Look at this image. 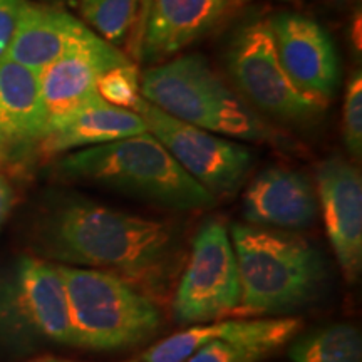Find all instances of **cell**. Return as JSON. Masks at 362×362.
I'll use <instances>...</instances> for the list:
<instances>
[{"mask_svg": "<svg viewBox=\"0 0 362 362\" xmlns=\"http://www.w3.org/2000/svg\"><path fill=\"white\" fill-rule=\"evenodd\" d=\"M317 203L344 279L356 284L362 270V178L349 161L334 156L317 168Z\"/></svg>", "mask_w": 362, "mask_h": 362, "instance_id": "7c38bea8", "label": "cell"}, {"mask_svg": "<svg viewBox=\"0 0 362 362\" xmlns=\"http://www.w3.org/2000/svg\"><path fill=\"white\" fill-rule=\"evenodd\" d=\"M47 2H57V0H47Z\"/></svg>", "mask_w": 362, "mask_h": 362, "instance_id": "83f0119b", "label": "cell"}, {"mask_svg": "<svg viewBox=\"0 0 362 362\" xmlns=\"http://www.w3.org/2000/svg\"><path fill=\"white\" fill-rule=\"evenodd\" d=\"M226 67L238 94L253 110L284 121H314L329 104L300 93L280 64L269 19H255L235 33Z\"/></svg>", "mask_w": 362, "mask_h": 362, "instance_id": "52a82bcc", "label": "cell"}, {"mask_svg": "<svg viewBox=\"0 0 362 362\" xmlns=\"http://www.w3.org/2000/svg\"><path fill=\"white\" fill-rule=\"evenodd\" d=\"M35 257L93 269L161 297L181 265V242L168 221L144 218L86 198H66L42 211L33 228Z\"/></svg>", "mask_w": 362, "mask_h": 362, "instance_id": "6da1fadb", "label": "cell"}, {"mask_svg": "<svg viewBox=\"0 0 362 362\" xmlns=\"http://www.w3.org/2000/svg\"><path fill=\"white\" fill-rule=\"evenodd\" d=\"M240 302V275L228 228L206 220L194 235L173 297V317L181 325L214 322L233 315Z\"/></svg>", "mask_w": 362, "mask_h": 362, "instance_id": "ba28073f", "label": "cell"}, {"mask_svg": "<svg viewBox=\"0 0 362 362\" xmlns=\"http://www.w3.org/2000/svg\"><path fill=\"white\" fill-rule=\"evenodd\" d=\"M129 362H141V361H129Z\"/></svg>", "mask_w": 362, "mask_h": 362, "instance_id": "f1b7e54d", "label": "cell"}, {"mask_svg": "<svg viewBox=\"0 0 362 362\" xmlns=\"http://www.w3.org/2000/svg\"><path fill=\"white\" fill-rule=\"evenodd\" d=\"M81 21L112 45L128 37L138 0H76Z\"/></svg>", "mask_w": 362, "mask_h": 362, "instance_id": "ffe728a7", "label": "cell"}, {"mask_svg": "<svg viewBox=\"0 0 362 362\" xmlns=\"http://www.w3.org/2000/svg\"><path fill=\"white\" fill-rule=\"evenodd\" d=\"M90 33L94 30L64 8L27 2L7 57L40 74Z\"/></svg>", "mask_w": 362, "mask_h": 362, "instance_id": "2e32d148", "label": "cell"}, {"mask_svg": "<svg viewBox=\"0 0 362 362\" xmlns=\"http://www.w3.org/2000/svg\"><path fill=\"white\" fill-rule=\"evenodd\" d=\"M29 0H0V62L6 61L22 12Z\"/></svg>", "mask_w": 362, "mask_h": 362, "instance_id": "cb8c5ba5", "label": "cell"}, {"mask_svg": "<svg viewBox=\"0 0 362 362\" xmlns=\"http://www.w3.org/2000/svg\"><path fill=\"white\" fill-rule=\"evenodd\" d=\"M342 138L347 151L354 160L362 155V74L357 69L351 76L344 98Z\"/></svg>", "mask_w": 362, "mask_h": 362, "instance_id": "603a6c76", "label": "cell"}, {"mask_svg": "<svg viewBox=\"0 0 362 362\" xmlns=\"http://www.w3.org/2000/svg\"><path fill=\"white\" fill-rule=\"evenodd\" d=\"M45 134V111L37 72L19 62H0V155L8 165Z\"/></svg>", "mask_w": 362, "mask_h": 362, "instance_id": "9a60e30c", "label": "cell"}, {"mask_svg": "<svg viewBox=\"0 0 362 362\" xmlns=\"http://www.w3.org/2000/svg\"><path fill=\"white\" fill-rule=\"evenodd\" d=\"M98 93L103 101L123 110H134L141 99V71L133 61L104 72L98 83Z\"/></svg>", "mask_w": 362, "mask_h": 362, "instance_id": "7402d4cb", "label": "cell"}, {"mask_svg": "<svg viewBox=\"0 0 362 362\" xmlns=\"http://www.w3.org/2000/svg\"><path fill=\"white\" fill-rule=\"evenodd\" d=\"M72 346L66 287L57 264L24 255L0 267V349Z\"/></svg>", "mask_w": 362, "mask_h": 362, "instance_id": "8992f818", "label": "cell"}, {"mask_svg": "<svg viewBox=\"0 0 362 362\" xmlns=\"http://www.w3.org/2000/svg\"><path fill=\"white\" fill-rule=\"evenodd\" d=\"M284 344L275 339H215L185 362H262Z\"/></svg>", "mask_w": 362, "mask_h": 362, "instance_id": "44dd1931", "label": "cell"}, {"mask_svg": "<svg viewBox=\"0 0 362 362\" xmlns=\"http://www.w3.org/2000/svg\"><path fill=\"white\" fill-rule=\"evenodd\" d=\"M153 0H138V7H136V19L133 24V29L128 35L129 39V52L131 56H138L139 42H141V34L144 29V24H146V17L149 12V7H151Z\"/></svg>", "mask_w": 362, "mask_h": 362, "instance_id": "484cf974", "label": "cell"}, {"mask_svg": "<svg viewBox=\"0 0 362 362\" xmlns=\"http://www.w3.org/2000/svg\"><path fill=\"white\" fill-rule=\"evenodd\" d=\"M141 133H148V126L138 112L101 103L76 112L64 123L47 131L35 151L44 158H52Z\"/></svg>", "mask_w": 362, "mask_h": 362, "instance_id": "ac0fdd59", "label": "cell"}, {"mask_svg": "<svg viewBox=\"0 0 362 362\" xmlns=\"http://www.w3.org/2000/svg\"><path fill=\"white\" fill-rule=\"evenodd\" d=\"M151 133L187 173L218 200L245 183L253 155L243 144L166 115L141 98L134 106Z\"/></svg>", "mask_w": 362, "mask_h": 362, "instance_id": "9c48e42d", "label": "cell"}, {"mask_svg": "<svg viewBox=\"0 0 362 362\" xmlns=\"http://www.w3.org/2000/svg\"><path fill=\"white\" fill-rule=\"evenodd\" d=\"M319 211L317 193L304 173L272 166L260 171L243 193V216L250 225L297 232Z\"/></svg>", "mask_w": 362, "mask_h": 362, "instance_id": "5bb4252c", "label": "cell"}, {"mask_svg": "<svg viewBox=\"0 0 362 362\" xmlns=\"http://www.w3.org/2000/svg\"><path fill=\"white\" fill-rule=\"evenodd\" d=\"M27 362H81V361L66 359V357H59L52 354H40V356L33 357V359H29Z\"/></svg>", "mask_w": 362, "mask_h": 362, "instance_id": "4316f807", "label": "cell"}, {"mask_svg": "<svg viewBox=\"0 0 362 362\" xmlns=\"http://www.w3.org/2000/svg\"><path fill=\"white\" fill-rule=\"evenodd\" d=\"M292 362H362L361 332L351 324L325 325L298 337L291 347Z\"/></svg>", "mask_w": 362, "mask_h": 362, "instance_id": "d6986e66", "label": "cell"}, {"mask_svg": "<svg viewBox=\"0 0 362 362\" xmlns=\"http://www.w3.org/2000/svg\"><path fill=\"white\" fill-rule=\"evenodd\" d=\"M269 22L280 64L293 86L329 104L341 84V62L327 30L302 13H279Z\"/></svg>", "mask_w": 362, "mask_h": 362, "instance_id": "8fae6325", "label": "cell"}, {"mask_svg": "<svg viewBox=\"0 0 362 362\" xmlns=\"http://www.w3.org/2000/svg\"><path fill=\"white\" fill-rule=\"evenodd\" d=\"M57 267L66 287L72 346L98 352L131 349L161 329L160 309L133 285L106 272Z\"/></svg>", "mask_w": 362, "mask_h": 362, "instance_id": "5b68a950", "label": "cell"}, {"mask_svg": "<svg viewBox=\"0 0 362 362\" xmlns=\"http://www.w3.org/2000/svg\"><path fill=\"white\" fill-rule=\"evenodd\" d=\"M116 45L90 33L83 42L67 51L39 74L40 96L45 111V133L56 128L76 112L106 103L98 93V83L104 72L126 64Z\"/></svg>", "mask_w": 362, "mask_h": 362, "instance_id": "30bf717a", "label": "cell"}, {"mask_svg": "<svg viewBox=\"0 0 362 362\" xmlns=\"http://www.w3.org/2000/svg\"><path fill=\"white\" fill-rule=\"evenodd\" d=\"M57 173L168 210H208L216 203L151 133L71 151L57 163Z\"/></svg>", "mask_w": 362, "mask_h": 362, "instance_id": "3957f363", "label": "cell"}, {"mask_svg": "<svg viewBox=\"0 0 362 362\" xmlns=\"http://www.w3.org/2000/svg\"><path fill=\"white\" fill-rule=\"evenodd\" d=\"M302 322L297 317H257V319H220L214 322L194 324L180 332L161 339L143 352L141 362H185L200 347L215 339L267 337L284 346L300 332Z\"/></svg>", "mask_w": 362, "mask_h": 362, "instance_id": "e0dca14e", "label": "cell"}, {"mask_svg": "<svg viewBox=\"0 0 362 362\" xmlns=\"http://www.w3.org/2000/svg\"><path fill=\"white\" fill-rule=\"evenodd\" d=\"M141 96L166 115L228 139L269 143L277 131L197 54L141 72Z\"/></svg>", "mask_w": 362, "mask_h": 362, "instance_id": "277c9868", "label": "cell"}, {"mask_svg": "<svg viewBox=\"0 0 362 362\" xmlns=\"http://www.w3.org/2000/svg\"><path fill=\"white\" fill-rule=\"evenodd\" d=\"M7 166V160L0 155V232H2L4 225L11 216L13 205H16V188L12 185Z\"/></svg>", "mask_w": 362, "mask_h": 362, "instance_id": "d4e9b609", "label": "cell"}, {"mask_svg": "<svg viewBox=\"0 0 362 362\" xmlns=\"http://www.w3.org/2000/svg\"><path fill=\"white\" fill-rule=\"evenodd\" d=\"M228 232L240 275V302L233 315L285 317L314 300L325 267L309 240L250 223H233Z\"/></svg>", "mask_w": 362, "mask_h": 362, "instance_id": "7a4b0ae2", "label": "cell"}, {"mask_svg": "<svg viewBox=\"0 0 362 362\" xmlns=\"http://www.w3.org/2000/svg\"><path fill=\"white\" fill-rule=\"evenodd\" d=\"M240 4L242 0H153L136 59L153 64L176 56L216 29Z\"/></svg>", "mask_w": 362, "mask_h": 362, "instance_id": "4fadbf2b", "label": "cell"}]
</instances>
